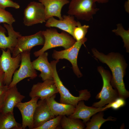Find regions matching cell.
I'll return each instance as SVG.
<instances>
[{
  "instance_id": "28",
  "label": "cell",
  "mask_w": 129,
  "mask_h": 129,
  "mask_svg": "<svg viewBox=\"0 0 129 129\" xmlns=\"http://www.w3.org/2000/svg\"><path fill=\"white\" fill-rule=\"evenodd\" d=\"M125 100L121 97H118L114 101L108 104L105 107H103V111L110 108H112L114 110H116L124 106L126 103Z\"/></svg>"
},
{
  "instance_id": "35",
  "label": "cell",
  "mask_w": 129,
  "mask_h": 129,
  "mask_svg": "<svg viewBox=\"0 0 129 129\" xmlns=\"http://www.w3.org/2000/svg\"><path fill=\"white\" fill-rule=\"evenodd\" d=\"M0 113H1V112H0Z\"/></svg>"
},
{
  "instance_id": "3",
  "label": "cell",
  "mask_w": 129,
  "mask_h": 129,
  "mask_svg": "<svg viewBox=\"0 0 129 129\" xmlns=\"http://www.w3.org/2000/svg\"><path fill=\"white\" fill-rule=\"evenodd\" d=\"M59 60L51 61V65L53 80L60 95V102L70 104L75 107L78 102L81 100L87 101L91 97L90 92L87 89L79 91V96H75L70 93L69 90L63 85L58 74L56 69V65Z\"/></svg>"
},
{
  "instance_id": "22",
  "label": "cell",
  "mask_w": 129,
  "mask_h": 129,
  "mask_svg": "<svg viewBox=\"0 0 129 129\" xmlns=\"http://www.w3.org/2000/svg\"><path fill=\"white\" fill-rule=\"evenodd\" d=\"M103 111L99 112L94 114L91 119L85 124L86 129H99L102 125L105 122L109 121H114L116 118L111 116L108 117L106 119L103 117Z\"/></svg>"
},
{
  "instance_id": "2",
  "label": "cell",
  "mask_w": 129,
  "mask_h": 129,
  "mask_svg": "<svg viewBox=\"0 0 129 129\" xmlns=\"http://www.w3.org/2000/svg\"><path fill=\"white\" fill-rule=\"evenodd\" d=\"M42 31L44 43L41 49L34 52L36 57H38L46 50L53 48L62 47L65 49H67L76 42L72 36L64 31L59 33L56 29L50 28Z\"/></svg>"
},
{
  "instance_id": "10",
  "label": "cell",
  "mask_w": 129,
  "mask_h": 129,
  "mask_svg": "<svg viewBox=\"0 0 129 129\" xmlns=\"http://www.w3.org/2000/svg\"><path fill=\"white\" fill-rule=\"evenodd\" d=\"M44 43V39L41 31L32 35H21L18 38L17 44L11 52L12 57H15L23 52H30L34 46L43 45Z\"/></svg>"
},
{
  "instance_id": "20",
  "label": "cell",
  "mask_w": 129,
  "mask_h": 129,
  "mask_svg": "<svg viewBox=\"0 0 129 129\" xmlns=\"http://www.w3.org/2000/svg\"><path fill=\"white\" fill-rule=\"evenodd\" d=\"M56 94L46 99L51 112L55 116H69L74 112L75 107L70 104L59 103L55 100Z\"/></svg>"
},
{
  "instance_id": "8",
  "label": "cell",
  "mask_w": 129,
  "mask_h": 129,
  "mask_svg": "<svg viewBox=\"0 0 129 129\" xmlns=\"http://www.w3.org/2000/svg\"><path fill=\"white\" fill-rule=\"evenodd\" d=\"M1 50L2 53L0 58V65L4 73V85L8 86L12 81L13 74L20 66L21 55L20 54L13 57L11 56V52L9 48L6 51Z\"/></svg>"
},
{
  "instance_id": "13",
  "label": "cell",
  "mask_w": 129,
  "mask_h": 129,
  "mask_svg": "<svg viewBox=\"0 0 129 129\" xmlns=\"http://www.w3.org/2000/svg\"><path fill=\"white\" fill-rule=\"evenodd\" d=\"M5 28L0 25V48L9 49L11 53L16 46L18 38L21 35L14 29L12 25L4 23Z\"/></svg>"
},
{
  "instance_id": "26",
  "label": "cell",
  "mask_w": 129,
  "mask_h": 129,
  "mask_svg": "<svg viewBox=\"0 0 129 129\" xmlns=\"http://www.w3.org/2000/svg\"><path fill=\"white\" fill-rule=\"evenodd\" d=\"M63 116L59 115L50 119L38 127L36 129H55L60 124V121Z\"/></svg>"
},
{
  "instance_id": "5",
  "label": "cell",
  "mask_w": 129,
  "mask_h": 129,
  "mask_svg": "<svg viewBox=\"0 0 129 129\" xmlns=\"http://www.w3.org/2000/svg\"><path fill=\"white\" fill-rule=\"evenodd\" d=\"M94 0H71L67 13L77 19L88 21L99 10Z\"/></svg>"
},
{
  "instance_id": "6",
  "label": "cell",
  "mask_w": 129,
  "mask_h": 129,
  "mask_svg": "<svg viewBox=\"0 0 129 129\" xmlns=\"http://www.w3.org/2000/svg\"><path fill=\"white\" fill-rule=\"evenodd\" d=\"M21 64L18 70L16 71L12 81L8 86L10 88L16 85L23 79L27 78L33 79L37 76V73L31 62L29 51H25L20 54Z\"/></svg>"
},
{
  "instance_id": "11",
  "label": "cell",
  "mask_w": 129,
  "mask_h": 129,
  "mask_svg": "<svg viewBox=\"0 0 129 129\" xmlns=\"http://www.w3.org/2000/svg\"><path fill=\"white\" fill-rule=\"evenodd\" d=\"M39 98L37 97H32L28 102H21L15 106V107L18 108L21 114L22 129H25L27 127L29 129H33V115Z\"/></svg>"
},
{
  "instance_id": "34",
  "label": "cell",
  "mask_w": 129,
  "mask_h": 129,
  "mask_svg": "<svg viewBox=\"0 0 129 129\" xmlns=\"http://www.w3.org/2000/svg\"><path fill=\"white\" fill-rule=\"evenodd\" d=\"M4 74V73L1 69L0 65V75H2Z\"/></svg>"
},
{
  "instance_id": "19",
  "label": "cell",
  "mask_w": 129,
  "mask_h": 129,
  "mask_svg": "<svg viewBox=\"0 0 129 129\" xmlns=\"http://www.w3.org/2000/svg\"><path fill=\"white\" fill-rule=\"evenodd\" d=\"M25 98L18 91L16 85L8 88L3 105L0 110L1 113H13L14 107Z\"/></svg>"
},
{
  "instance_id": "15",
  "label": "cell",
  "mask_w": 129,
  "mask_h": 129,
  "mask_svg": "<svg viewBox=\"0 0 129 129\" xmlns=\"http://www.w3.org/2000/svg\"><path fill=\"white\" fill-rule=\"evenodd\" d=\"M61 20H57L51 17L46 22L45 26L49 27H55L65 32L72 36L75 27L77 26L79 21H76L74 17L69 15H64Z\"/></svg>"
},
{
  "instance_id": "30",
  "label": "cell",
  "mask_w": 129,
  "mask_h": 129,
  "mask_svg": "<svg viewBox=\"0 0 129 129\" xmlns=\"http://www.w3.org/2000/svg\"><path fill=\"white\" fill-rule=\"evenodd\" d=\"M8 89V86L5 85L0 87V110L3 105Z\"/></svg>"
},
{
  "instance_id": "14",
  "label": "cell",
  "mask_w": 129,
  "mask_h": 129,
  "mask_svg": "<svg viewBox=\"0 0 129 129\" xmlns=\"http://www.w3.org/2000/svg\"><path fill=\"white\" fill-rule=\"evenodd\" d=\"M55 116L51 112L46 99L38 102L33 116V129H36Z\"/></svg>"
},
{
  "instance_id": "7",
  "label": "cell",
  "mask_w": 129,
  "mask_h": 129,
  "mask_svg": "<svg viewBox=\"0 0 129 129\" xmlns=\"http://www.w3.org/2000/svg\"><path fill=\"white\" fill-rule=\"evenodd\" d=\"M85 38L81 40L76 41L70 48L60 51H54L52 58L56 60L66 59L71 63L74 73L78 78H80L82 75L80 71L77 64V58L79 50L83 44L87 41Z\"/></svg>"
},
{
  "instance_id": "24",
  "label": "cell",
  "mask_w": 129,
  "mask_h": 129,
  "mask_svg": "<svg viewBox=\"0 0 129 129\" xmlns=\"http://www.w3.org/2000/svg\"><path fill=\"white\" fill-rule=\"evenodd\" d=\"M117 28L112 30V32L122 38L124 43V47L126 48V51H129V30H125L121 24L117 25Z\"/></svg>"
},
{
  "instance_id": "29",
  "label": "cell",
  "mask_w": 129,
  "mask_h": 129,
  "mask_svg": "<svg viewBox=\"0 0 129 129\" xmlns=\"http://www.w3.org/2000/svg\"><path fill=\"white\" fill-rule=\"evenodd\" d=\"M8 7H11L16 9H19L20 6L17 3L11 0H0V7L5 9Z\"/></svg>"
},
{
  "instance_id": "33",
  "label": "cell",
  "mask_w": 129,
  "mask_h": 129,
  "mask_svg": "<svg viewBox=\"0 0 129 129\" xmlns=\"http://www.w3.org/2000/svg\"><path fill=\"white\" fill-rule=\"evenodd\" d=\"M96 2L99 3H105L108 2L109 0H94Z\"/></svg>"
},
{
  "instance_id": "25",
  "label": "cell",
  "mask_w": 129,
  "mask_h": 129,
  "mask_svg": "<svg viewBox=\"0 0 129 129\" xmlns=\"http://www.w3.org/2000/svg\"><path fill=\"white\" fill-rule=\"evenodd\" d=\"M89 27V26L88 25H82L79 22L77 25L74 29L72 37L76 41L81 40L85 38Z\"/></svg>"
},
{
  "instance_id": "18",
  "label": "cell",
  "mask_w": 129,
  "mask_h": 129,
  "mask_svg": "<svg viewBox=\"0 0 129 129\" xmlns=\"http://www.w3.org/2000/svg\"><path fill=\"white\" fill-rule=\"evenodd\" d=\"M48 53L45 52L32 62L34 69L40 72L39 76L43 81L53 79L51 65L48 60Z\"/></svg>"
},
{
  "instance_id": "31",
  "label": "cell",
  "mask_w": 129,
  "mask_h": 129,
  "mask_svg": "<svg viewBox=\"0 0 129 129\" xmlns=\"http://www.w3.org/2000/svg\"><path fill=\"white\" fill-rule=\"evenodd\" d=\"M124 8L126 11L129 13V0H127L124 4Z\"/></svg>"
},
{
  "instance_id": "9",
  "label": "cell",
  "mask_w": 129,
  "mask_h": 129,
  "mask_svg": "<svg viewBox=\"0 0 129 129\" xmlns=\"http://www.w3.org/2000/svg\"><path fill=\"white\" fill-rule=\"evenodd\" d=\"M46 21L44 8L43 4L35 1L30 2L24 10V24L29 26Z\"/></svg>"
},
{
  "instance_id": "1",
  "label": "cell",
  "mask_w": 129,
  "mask_h": 129,
  "mask_svg": "<svg viewBox=\"0 0 129 129\" xmlns=\"http://www.w3.org/2000/svg\"><path fill=\"white\" fill-rule=\"evenodd\" d=\"M92 51L94 57L106 64L111 70L112 74L111 83L118 91L119 97L125 99L129 97V92L125 88L123 80L127 64L122 56L113 52L105 55L95 48Z\"/></svg>"
},
{
  "instance_id": "12",
  "label": "cell",
  "mask_w": 129,
  "mask_h": 129,
  "mask_svg": "<svg viewBox=\"0 0 129 129\" xmlns=\"http://www.w3.org/2000/svg\"><path fill=\"white\" fill-rule=\"evenodd\" d=\"M58 93L53 80L48 79L33 85L29 96L31 98L37 97L41 100H45Z\"/></svg>"
},
{
  "instance_id": "27",
  "label": "cell",
  "mask_w": 129,
  "mask_h": 129,
  "mask_svg": "<svg viewBox=\"0 0 129 129\" xmlns=\"http://www.w3.org/2000/svg\"><path fill=\"white\" fill-rule=\"evenodd\" d=\"M15 21V19L10 12L0 7V23H5L12 25Z\"/></svg>"
},
{
  "instance_id": "4",
  "label": "cell",
  "mask_w": 129,
  "mask_h": 129,
  "mask_svg": "<svg viewBox=\"0 0 129 129\" xmlns=\"http://www.w3.org/2000/svg\"><path fill=\"white\" fill-rule=\"evenodd\" d=\"M97 70L102 77L103 85L101 91L96 97L100 101L92 105V107L97 108L103 107L119 97L118 91L113 88L111 83V75L110 72L100 66L98 67Z\"/></svg>"
},
{
  "instance_id": "32",
  "label": "cell",
  "mask_w": 129,
  "mask_h": 129,
  "mask_svg": "<svg viewBox=\"0 0 129 129\" xmlns=\"http://www.w3.org/2000/svg\"><path fill=\"white\" fill-rule=\"evenodd\" d=\"M4 74L0 75V87L5 85L4 83Z\"/></svg>"
},
{
  "instance_id": "23",
  "label": "cell",
  "mask_w": 129,
  "mask_h": 129,
  "mask_svg": "<svg viewBox=\"0 0 129 129\" xmlns=\"http://www.w3.org/2000/svg\"><path fill=\"white\" fill-rule=\"evenodd\" d=\"M63 116L60 121V125L64 129H83L85 127L84 124L79 119L67 117Z\"/></svg>"
},
{
  "instance_id": "16",
  "label": "cell",
  "mask_w": 129,
  "mask_h": 129,
  "mask_svg": "<svg viewBox=\"0 0 129 129\" xmlns=\"http://www.w3.org/2000/svg\"><path fill=\"white\" fill-rule=\"evenodd\" d=\"M43 5L45 9L46 21L54 16L59 20L62 19L61 11L63 6L69 3L68 0H38Z\"/></svg>"
},
{
  "instance_id": "21",
  "label": "cell",
  "mask_w": 129,
  "mask_h": 129,
  "mask_svg": "<svg viewBox=\"0 0 129 129\" xmlns=\"http://www.w3.org/2000/svg\"><path fill=\"white\" fill-rule=\"evenodd\" d=\"M0 129H22V124L16 122L13 113H1Z\"/></svg>"
},
{
  "instance_id": "17",
  "label": "cell",
  "mask_w": 129,
  "mask_h": 129,
  "mask_svg": "<svg viewBox=\"0 0 129 129\" xmlns=\"http://www.w3.org/2000/svg\"><path fill=\"white\" fill-rule=\"evenodd\" d=\"M103 107L95 108L86 105L84 100L79 101L75 108L74 112L69 117L81 119L83 122L85 124L90 120L94 114L102 111H104Z\"/></svg>"
}]
</instances>
